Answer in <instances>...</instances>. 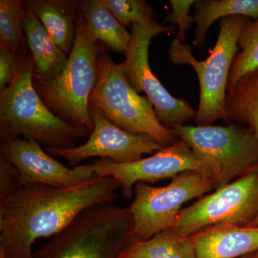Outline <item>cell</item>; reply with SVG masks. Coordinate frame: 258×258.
Returning <instances> with one entry per match:
<instances>
[{"mask_svg":"<svg viewBox=\"0 0 258 258\" xmlns=\"http://www.w3.org/2000/svg\"><path fill=\"white\" fill-rule=\"evenodd\" d=\"M118 189L114 178L96 176L68 188L23 185L0 157V249L8 258H34L35 241L53 237L86 209L113 203Z\"/></svg>","mask_w":258,"mask_h":258,"instance_id":"cell-1","label":"cell"},{"mask_svg":"<svg viewBox=\"0 0 258 258\" xmlns=\"http://www.w3.org/2000/svg\"><path fill=\"white\" fill-rule=\"evenodd\" d=\"M88 134L49 109L34 86L32 57L21 59L13 82L0 91L1 143L22 135L45 147L69 149Z\"/></svg>","mask_w":258,"mask_h":258,"instance_id":"cell-2","label":"cell"},{"mask_svg":"<svg viewBox=\"0 0 258 258\" xmlns=\"http://www.w3.org/2000/svg\"><path fill=\"white\" fill-rule=\"evenodd\" d=\"M98 56L97 40L81 10L76 20L74 46L60 76L47 84L34 83L54 114L88 133L93 128L89 101L98 81Z\"/></svg>","mask_w":258,"mask_h":258,"instance_id":"cell-3","label":"cell"},{"mask_svg":"<svg viewBox=\"0 0 258 258\" xmlns=\"http://www.w3.org/2000/svg\"><path fill=\"white\" fill-rule=\"evenodd\" d=\"M128 208L113 203L85 210L34 252V258H116L132 241Z\"/></svg>","mask_w":258,"mask_h":258,"instance_id":"cell-4","label":"cell"},{"mask_svg":"<svg viewBox=\"0 0 258 258\" xmlns=\"http://www.w3.org/2000/svg\"><path fill=\"white\" fill-rule=\"evenodd\" d=\"M250 19L230 16L220 22V32L215 46L205 60H198L189 44L174 39L169 50V60L175 64H188L195 69L200 83V101L195 122L198 125H212L218 120L227 121L225 111L227 82L236 54L239 36Z\"/></svg>","mask_w":258,"mask_h":258,"instance_id":"cell-5","label":"cell"},{"mask_svg":"<svg viewBox=\"0 0 258 258\" xmlns=\"http://www.w3.org/2000/svg\"><path fill=\"white\" fill-rule=\"evenodd\" d=\"M98 67V81L90 97V106L125 132L149 136L162 147L179 140L171 128L161 123L147 97L140 96L131 86L120 63L101 54Z\"/></svg>","mask_w":258,"mask_h":258,"instance_id":"cell-6","label":"cell"},{"mask_svg":"<svg viewBox=\"0 0 258 258\" xmlns=\"http://www.w3.org/2000/svg\"><path fill=\"white\" fill-rule=\"evenodd\" d=\"M171 129L208 166L216 189L252 172L257 163L258 137L245 125L177 124Z\"/></svg>","mask_w":258,"mask_h":258,"instance_id":"cell-7","label":"cell"},{"mask_svg":"<svg viewBox=\"0 0 258 258\" xmlns=\"http://www.w3.org/2000/svg\"><path fill=\"white\" fill-rule=\"evenodd\" d=\"M215 189L213 179L198 171L174 176L164 186L138 182L134 186V200L128 207L133 220L132 241L152 238L172 227L181 206Z\"/></svg>","mask_w":258,"mask_h":258,"instance_id":"cell-8","label":"cell"},{"mask_svg":"<svg viewBox=\"0 0 258 258\" xmlns=\"http://www.w3.org/2000/svg\"><path fill=\"white\" fill-rule=\"evenodd\" d=\"M258 215V174L248 173L183 209L171 230L181 237L220 225L244 227Z\"/></svg>","mask_w":258,"mask_h":258,"instance_id":"cell-9","label":"cell"},{"mask_svg":"<svg viewBox=\"0 0 258 258\" xmlns=\"http://www.w3.org/2000/svg\"><path fill=\"white\" fill-rule=\"evenodd\" d=\"M174 32V26H164L157 22L149 25L135 24L131 31L132 37L124 53L125 60L120 63L131 86L137 93H145L161 123L169 128L195 119L197 114L189 102L175 98L166 90L149 64V45L153 37Z\"/></svg>","mask_w":258,"mask_h":258,"instance_id":"cell-10","label":"cell"},{"mask_svg":"<svg viewBox=\"0 0 258 258\" xmlns=\"http://www.w3.org/2000/svg\"><path fill=\"white\" fill-rule=\"evenodd\" d=\"M93 164L95 176L113 177L119 183L122 196L125 200L133 198L134 186L138 182H157L172 179L189 171H198L212 179L208 166L180 139L170 146L161 148L151 157L139 160L116 163L110 159H101L93 161Z\"/></svg>","mask_w":258,"mask_h":258,"instance_id":"cell-11","label":"cell"},{"mask_svg":"<svg viewBox=\"0 0 258 258\" xmlns=\"http://www.w3.org/2000/svg\"><path fill=\"white\" fill-rule=\"evenodd\" d=\"M90 113L93 128L84 144L69 149L45 147L46 152L53 157L64 158L70 166L75 167L92 157H101L116 163L132 162L162 148L149 136L125 132L91 106Z\"/></svg>","mask_w":258,"mask_h":258,"instance_id":"cell-12","label":"cell"},{"mask_svg":"<svg viewBox=\"0 0 258 258\" xmlns=\"http://www.w3.org/2000/svg\"><path fill=\"white\" fill-rule=\"evenodd\" d=\"M0 156L18 170L23 185L42 184L68 188L82 184L95 176L93 164L66 167L42 149L35 140L17 139L3 142Z\"/></svg>","mask_w":258,"mask_h":258,"instance_id":"cell-13","label":"cell"},{"mask_svg":"<svg viewBox=\"0 0 258 258\" xmlns=\"http://www.w3.org/2000/svg\"><path fill=\"white\" fill-rule=\"evenodd\" d=\"M189 239L195 258H240L258 252V227L217 226Z\"/></svg>","mask_w":258,"mask_h":258,"instance_id":"cell-14","label":"cell"},{"mask_svg":"<svg viewBox=\"0 0 258 258\" xmlns=\"http://www.w3.org/2000/svg\"><path fill=\"white\" fill-rule=\"evenodd\" d=\"M23 24L33 62V83H50L60 76L69 57L49 35L28 1H23Z\"/></svg>","mask_w":258,"mask_h":258,"instance_id":"cell-15","label":"cell"},{"mask_svg":"<svg viewBox=\"0 0 258 258\" xmlns=\"http://www.w3.org/2000/svg\"><path fill=\"white\" fill-rule=\"evenodd\" d=\"M28 3L49 35L69 57L74 46L81 1L28 0Z\"/></svg>","mask_w":258,"mask_h":258,"instance_id":"cell-16","label":"cell"},{"mask_svg":"<svg viewBox=\"0 0 258 258\" xmlns=\"http://www.w3.org/2000/svg\"><path fill=\"white\" fill-rule=\"evenodd\" d=\"M194 18L196 24L193 45L205 46L207 32L212 24L230 16L258 19V0H197Z\"/></svg>","mask_w":258,"mask_h":258,"instance_id":"cell-17","label":"cell"},{"mask_svg":"<svg viewBox=\"0 0 258 258\" xmlns=\"http://www.w3.org/2000/svg\"><path fill=\"white\" fill-rule=\"evenodd\" d=\"M226 123H237L250 128L258 137V69L242 76L227 93Z\"/></svg>","mask_w":258,"mask_h":258,"instance_id":"cell-18","label":"cell"},{"mask_svg":"<svg viewBox=\"0 0 258 258\" xmlns=\"http://www.w3.org/2000/svg\"><path fill=\"white\" fill-rule=\"evenodd\" d=\"M81 12L97 41L103 42L115 52L125 53L132 37L131 32L102 5L101 0L81 1Z\"/></svg>","mask_w":258,"mask_h":258,"instance_id":"cell-19","label":"cell"},{"mask_svg":"<svg viewBox=\"0 0 258 258\" xmlns=\"http://www.w3.org/2000/svg\"><path fill=\"white\" fill-rule=\"evenodd\" d=\"M116 258H195L189 237L175 235L171 229L152 238L132 241Z\"/></svg>","mask_w":258,"mask_h":258,"instance_id":"cell-20","label":"cell"},{"mask_svg":"<svg viewBox=\"0 0 258 258\" xmlns=\"http://www.w3.org/2000/svg\"><path fill=\"white\" fill-rule=\"evenodd\" d=\"M23 1H0V46L6 47L21 59L32 57L23 30Z\"/></svg>","mask_w":258,"mask_h":258,"instance_id":"cell-21","label":"cell"},{"mask_svg":"<svg viewBox=\"0 0 258 258\" xmlns=\"http://www.w3.org/2000/svg\"><path fill=\"white\" fill-rule=\"evenodd\" d=\"M240 52L234 57L231 67L227 92L232 91L239 80L258 69V19L249 20L242 28L238 41Z\"/></svg>","mask_w":258,"mask_h":258,"instance_id":"cell-22","label":"cell"},{"mask_svg":"<svg viewBox=\"0 0 258 258\" xmlns=\"http://www.w3.org/2000/svg\"><path fill=\"white\" fill-rule=\"evenodd\" d=\"M101 3L125 28L157 22V13L144 0H101Z\"/></svg>","mask_w":258,"mask_h":258,"instance_id":"cell-23","label":"cell"},{"mask_svg":"<svg viewBox=\"0 0 258 258\" xmlns=\"http://www.w3.org/2000/svg\"><path fill=\"white\" fill-rule=\"evenodd\" d=\"M195 0H170L171 12L167 13L164 23H172L178 25L177 39L181 43L186 41V31L195 23L190 9L195 5Z\"/></svg>","mask_w":258,"mask_h":258,"instance_id":"cell-24","label":"cell"},{"mask_svg":"<svg viewBox=\"0 0 258 258\" xmlns=\"http://www.w3.org/2000/svg\"><path fill=\"white\" fill-rule=\"evenodd\" d=\"M21 58L6 47L0 46V91L13 82Z\"/></svg>","mask_w":258,"mask_h":258,"instance_id":"cell-25","label":"cell"},{"mask_svg":"<svg viewBox=\"0 0 258 258\" xmlns=\"http://www.w3.org/2000/svg\"><path fill=\"white\" fill-rule=\"evenodd\" d=\"M247 227H258V215L257 216L255 217V219L251 222V223H249L248 225H247Z\"/></svg>","mask_w":258,"mask_h":258,"instance_id":"cell-26","label":"cell"},{"mask_svg":"<svg viewBox=\"0 0 258 258\" xmlns=\"http://www.w3.org/2000/svg\"><path fill=\"white\" fill-rule=\"evenodd\" d=\"M0 258H8L3 249H0Z\"/></svg>","mask_w":258,"mask_h":258,"instance_id":"cell-27","label":"cell"},{"mask_svg":"<svg viewBox=\"0 0 258 258\" xmlns=\"http://www.w3.org/2000/svg\"><path fill=\"white\" fill-rule=\"evenodd\" d=\"M252 172L257 173V174H258V161L256 165L254 166V169H252Z\"/></svg>","mask_w":258,"mask_h":258,"instance_id":"cell-28","label":"cell"},{"mask_svg":"<svg viewBox=\"0 0 258 258\" xmlns=\"http://www.w3.org/2000/svg\"><path fill=\"white\" fill-rule=\"evenodd\" d=\"M255 254V253H254ZM254 254H249V255L244 256V257H240V258H254Z\"/></svg>","mask_w":258,"mask_h":258,"instance_id":"cell-29","label":"cell"},{"mask_svg":"<svg viewBox=\"0 0 258 258\" xmlns=\"http://www.w3.org/2000/svg\"><path fill=\"white\" fill-rule=\"evenodd\" d=\"M254 258H258V252H257V253L254 254Z\"/></svg>","mask_w":258,"mask_h":258,"instance_id":"cell-30","label":"cell"}]
</instances>
